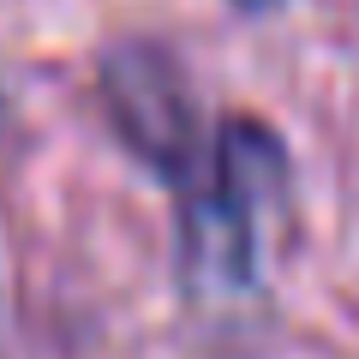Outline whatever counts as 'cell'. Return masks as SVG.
I'll list each match as a JSON object with an SVG mask.
<instances>
[{
	"instance_id": "obj_1",
	"label": "cell",
	"mask_w": 359,
	"mask_h": 359,
	"mask_svg": "<svg viewBox=\"0 0 359 359\" xmlns=\"http://www.w3.org/2000/svg\"><path fill=\"white\" fill-rule=\"evenodd\" d=\"M102 108L114 138L138 156L150 174L186 180L210 162L204 150V120H198V96L180 72V60L150 36H126L102 54Z\"/></svg>"
},
{
	"instance_id": "obj_2",
	"label": "cell",
	"mask_w": 359,
	"mask_h": 359,
	"mask_svg": "<svg viewBox=\"0 0 359 359\" xmlns=\"http://www.w3.org/2000/svg\"><path fill=\"white\" fill-rule=\"evenodd\" d=\"M269 245L216 198V186L198 168L180 186V276L198 306H245L264 287Z\"/></svg>"
},
{
	"instance_id": "obj_3",
	"label": "cell",
	"mask_w": 359,
	"mask_h": 359,
	"mask_svg": "<svg viewBox=\"0 0 359 359\" xmlns=\"http://www.w3.org/2000/svg\"><path fill=\"white\" fill-rule=\"evenodd\" d=\"M204 180L264 245L294 222V156H287L282 132L252 114H233L216 126Z\"/></svg>"
},
{
	"instance_id": "obj_4",
	"label": "cell",
	"mask_w": 359,
	"mask_h": 359,
	"mask_svg": "<svg viewBox=\"0 0 359 359\" xmlns=\"http://www.w3.org/2000/svg\"><path fill=\"white\" fill-rule=\"evenodd\" d=\"M233 6H240V13H269L276 0H233Z\"/></svg>"
}]
</instances>
